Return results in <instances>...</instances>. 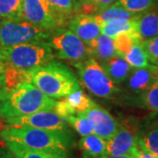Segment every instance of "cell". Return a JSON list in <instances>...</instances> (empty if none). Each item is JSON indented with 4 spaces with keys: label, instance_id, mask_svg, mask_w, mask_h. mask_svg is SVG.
<instances>
[{
    "label": "cell",
    "instance_id": "6da1fadb",
    "mask_svg": "<svg viewBox=\"0 0 158 158\" xmlns=\"http://www.w3.org/2000/svg\"><path fill=\"white\" fill-rule=\"evenodd\" d=\"M0 138L6 142L17 143L33 150L66 155L70 145L67 132L40 129L27 126H11L3 127Z\"/></svg>",
    "mask_w": 158,
    "mask_h": 158
},
{
    "label": "cell",
    "instance_id": "7a4b0ae2",
    "mask_svg": "<svg viewBox=\"0 0 158 158\" xmlns=\"http://www.w3.org/2000/svg\"><path fill=\"white\" fill-rule=\"evenodd\" d=\"M56 100L31 83H22L10 90L0 89V118H9L53 110Z\"/></svg>",
    "mask_w": 158,
    "mask_h": 158
},
{
    "label": "cell",
    "instance_id": "3957f363",
    "mask_svg": "<svg viewBox=\"0 0 158 158\" xmlns=\"http://www.w3.org/2000/svg\"><path fill=\"white\" fill-rule=\"evenodd\" d=\"M31 84L53 98H64L81 89L78 80L68 66L54 60L31 72Z\"/></svg>",
    "mask_w": 158,
    "mask_h": 158
},
{
    "label": "cell",
    "instance_id": "277c9868",
    "mask_svg": "<svg viewBox=\"0 0 158 158\" xmlns=\"http://www.w3.org/2000/svg\"><path fill=\"white\" fill-rule=\"evenodd\" d=\"M55 54L48 40L1 47L0 62L5 68L32 72L54 59Z\"/></svg>",
    "mask_w": 158,
    "mask_h": 158
},
{
    "label": "cell",
    "instance_id": "5b68a950",
    "mask_svg": "<svg viewBox=\"0 0 158 158\" xmlns=\"http://www.w3.org/2000/svg\"><path fill=\"white\" fill-rule=\"evenodd\" d=\"M73 64L77 70L81 84L95 96L110 98L117 93L118 88L115 83L95 58L90 57Z\"/></svg>",
    "mask_w": 158,
    "mask_h": 158
},
{
    "label": "cell",
    "instance_id": "8992f818",
    "mask_svg": "<svg viewBox=\"0 0 158 158\" xmlns=\"http://www.w3.org/2000/svg\"><path fill=\"white\" fill-rule=\"evenodd\" d=\"M50 34L27 21L2 20L0 25V48L34 41L48 40Z\"/></svg>",
    "mask_w": 158,
    "mask_h": 158
},
{
    "label": "cell",
    "instance_id": "52a82bcc",
    "mask_svg": "<svg viewBox=\"0 0 158 158\" xmlns=\"http://www.w3.org/2000/svg\"><path fill=\"white\" fill-rule=\"evenodd\" d=\"M55 30L50 34L48 42L56 51V56L73 63L91 57L86 44L69 29L58 27Z\"/></svg>",
    "mask_w": 158,
    "mask_h": 158
},
{
    "label": "cell",
    "instance_id": "ba28073f",
    "mask_svg": "<svg viewBox=\"0 0 158 158\" xmlns=\"http://www.w3.org/2000/svg\"><path fill=\"white\" fill-rule=\"evenodd\" d=\"M22 19L47 31L58 28L64 22L51 9L48 0H22Z\"/></svg>",
    "mask_w": 158,
    "mask_h": 158
},
{
    "label": "cell",
    "instance_id": "9c48e42d",
    "mask_svg": "<svg viewBox=\"0 0 158 158\" xmlns=\"http://www.w3.org/2000/svg\"><path fill=\"white\" fill-rule=\"evenodd\" d=\"M6 122L11 126H27L40 129L67 132V119L54 110L40 111L33 114L6 118Z\"/></svg>",
    "mask_w": 158,
    "mask_h": 158
},
{
    "label": "cell",
    "instance_id": "30bf717a",
    "mask_svg": "<svg viewBox=\"0 0 158 158\" xmlns=\"http://www.w3.org/2000/svg\"><path fill=\"white\" fill-rule=\"evenodd\" d=\"M138 130L132 125L118 124L117 132L106 141V154L108 156L132 155L138 149Z\"/></svg>",
    "mask_w": 158,
    "mask_h": 158
},
{
    "label": "cell",
    "instance_id": "8fae6325",
    "mask_svg": "<svg viewBox=\"0 0 158 158\" xmlns=\"http://www.w3.org/2000/svg\"><path fill=\"white\" fill-rule=\"evenodd\" d=\"M83 114L90 120L94 134L106 141L113 137L118 130V123L117 120L108 111L97 105L96 103H94V105Z\"/></svg>",
    "mask_w": 158,
    "mask_h": 158
},
{
    "label": "cell",
    "instance_id": "7c38bea8",
    "mask_svg": "<svg viewBox=\"0 0 158 158\" xmlns=\"http://www.w3.org/2000/svg\"><path fill=\"white\" fill-rule=\"evenodd\" d=\"M93 105L92 99L80 89L65 96L62 100L56 101L53 110L60 116L67 118L69 116L85 113Z\"/></svg>",
    "mask_w": 158,
    "mask_h": 158
},
{
    "label": "cell",
    "instance_id": "4fadbf2b",
    "mask_svg": "<svg viewBox=\"0 0 158 158\" xmlns=\"http://www.w3.org/2000/svg\"><path fill=\"white\" fill-rule=\"evenodd\" d=\"M69 29L77 35L85 44L101 34V28L93 15L77 14L69 22Z\"/></svg>",
    "mask_w": 158,
    "mask_h": 158
},
{
    "label": "cell",
    "instance_id": "5bb4252c",
    "mask_svg": "<svg viewBox=\"0 0 158 158\" xmlns=\"http://www.w3.org/2000/svg\"><path fill=\"white\" fill-rule=\"evenodd\" d=\"M156 65L149 64L147 67L135 69L130 73L127 80V88L130 91L141 94L154 85V72Z\"/></svg>",
    "mask_w": 158,
    "mask_h": 158
},
{
    "label": "cell",
    "instance_id": "9a60e30c",
    "mask_svg": "<svg viewBox=\"0 0 158 158\" xmlns=\"http://www.w3.org/2000/svg\"><path fill=\"white\" fill-rule=\"evenodd\" d=\"M155 36H158V6L140 14L136 19V39L143 40Z\"/></svg>",
    "mask_w": 158,
    "mask_h": 158
},
{
    "label": "cell",
    "instance_id": "2e32d148",
    "mask_svg": "<svg viewBox=\"0 0 158 158\" xmlns=\"http://www.w3.org/2000/svg\"><path fill=\"white\" fill-rule=\"evenodd\" d=\"M90 56L95 58L100 63L106 62L110 58L116 56L113 39L105 34H100L97 38L86 44Z\"/></svg>",
    "mask_w": 158,
    "mask_h": 158
},
{
    "label": "cell",
    "instance_id": "e0dca14e",
    "mask_svg": "<svg viewBox=\"0 0 158 158\" xmlns=\"http://www.w3.org/2000/svg\"><path fill=\"white\" fill-rule=\"evenodd\" d=\"M101 65L106 69L111 79L117 84L123 83L128 78L130 73L134 69L125 60L124 57L119 56L118 55L101 63Z\"/></svg>",
    "mask_w": 158,
    "mask_h": 158
},
{
    "label": "cell",
    "instance_id": "ac0fdd59",
    "mask_svg": "<svg viewBox=\"0 0 158 158\" xmlns=\"http://www.w3.org/2000/svg\"><path fill=\"white\" fill-rule=\"evenodd\" d=\"M139 15L140 14H136V13L127 11L122 6H120L115 2L113 5L102 11H98L93 16L97 20V22L98 23V25L101 27L102 25L106 24V23L132 20L138 17Z\"/></svg>",
    "mask_w": 158,
    "mask_h": 158
},
{
    "label": "cell",
    "instance_id": "d6986e66",
    "mask_svg": "<svg viewBox=\"0 0 158 158\" xmlns=\"http://www.w3.org/2000/svg\"><path fill=\"white\" fill-rule=\"evenodd\" d=\"M106 141L96 134L84 136L78 141V147L83 153V158H100L106 156Z\"/></svg>",
    "mask_w": 158,
    "mask_h": 158
},
{
    "label": "cell",
    "instance_id": "ffe728a7",
    "mask_svg": "<svg viewBox=\"0 0 158 158\" xmlns=\"http://www.w3.org/2000/svg\"><path fill=\"white\" fill-rule=\"evenodd\" d=\"M139 147L158 157V123L138 133Z\"/></svg>",
    "mask_w": 158,
    "mask_h": 158
},
{
    "label": "cell",
    "instance_id": "44dd1931",
    "mask_svg": "<svg viewBox=\"0 0 158 158\" xmlns=\"http://www.w3.org/2000/svg\"><path fill=\"white\" fill-rule=\"evenodd\" d=\"M5 145L16 158H67L66 155L63 154L33 150L13 142L6 141Z\"/></svg>",
    "mask_w": 158,
    "mask_h": 158
},
{
    "label": "cell",
    "instance_id": "7402d4cb",
    "mask_svg": "<svg viewBox=\"0 0 158 158\" xmlns=\"http://www.w3.org/2000/svg\"><path fill=\"white\" fill-rule=\"evenodd\" d=\"M2 20L22 21V0H0Z\"/></svg>",
    "mask_w": 158,
    "mask_h": 158
},
{
    "label": "cell",
    "instance_id": "603a6c76",
    "mask_svg": "<svg viewBox=\"0 0 158 158\" xmlns=\"http://www.w3.org/2000/svg\"><path fill=\"white\" fill-rule=\"evenodd\" d=\"M138 18V17H137ZM128 20V21H118V22L106 23L100 27L101 28V34L106 35L108 37L113 39L116 35L122 32H128L132 34L135 38V37L136 30V19Z\"/></svg>",
    "mask_w": 158,
    "mask_h": 158
},
{
    "label": "cell",
    "instance_id": "cb8c5ba5",
    "mask_svg": "<svg viewBox=\"0 0 158 158\" xmlns=\"http://www.w3.org/2000/svg\"><path fill=\"white\" fill-rule=\"evenodd\" d=\"M117 0H77L75 11L78 14L94 15L113 5Z\"/></svg>",
    "mask_w": 158,
    "mask_h": 158
},
{
    "label": "cell",
    "instance_id": "d4e9b609",
    "mask_svg": "<svg viewBox=\"0 0 158 158\" xmlns=\"http://www.w3.org/2000/svg\"><path fill=\"white\" fill-rule=\"evenodd\" d=\"M125 60L134 69L143 68L149 65L147 55L141 45V40H137L130 51L124 56Z\"/></svg>",
    "mask_w": 158,
    "mask_h": 158
},
{
    "label": "cell",
    "instance_id": "484cf974",
    "mask_svg": "<svg viewBox=\"0 0 158 158\" xmlns=\"http://www.w3.org/2000/svg\"><path fill=\"white\" fill-rule=\"evenodd\" d=\"M116 3L127 11L141 14L158 6V0H117Z\"/></svg>",
    "mask_w": 158,
    "mask_h": 158
},
{
    "label": "cell",
    "instance_id": "4316f807",
    "mask_svg": "<svg viewBox=\"0 0 158 158\" xmlns=\"http://www.w3.org/2000/svg\"><path fill=\"white\" fill-rule=\"evenodd\" d=\"M68 123L76 130L81 136H86L94 134L93 127L89 118L83 113L69 116L66 118Z\"/></svg>",
    "mask_w": 158,
    "mask_h": 158
},
{
    "label": "cell",
    "instance_id": "83f0119b",
    "mask_svg": "<svg viewBox=\"0 0 158 158\" xmlns=\"http://www.w3.org/2000/svg\"><path fill=\"white\" fill-rule=\"evenodd\" d=\"M138 39L135 38L128 32L119 33L113 38V43H114L116 54L119 56L124 57L129 52L134 43Z\"/></svg>",
    "mask_w": 158,
    "mask_h": 158
},
{
    "label": "cell",
    "instance_id": "f1b7e54d",
    "mask_svg": "<svg viewBox=\"0 0 158 158\" xmlns=\"http://www.w3.org/2000/svg\"><path fill=\"white\" fill-rule=\"evenodd\" d=\"M139 103L142 108L158 113V86L152 85L139 96Z\"/></svg>",
    "mask_w": 158,
    "mask_h": 158
},
{
    "label": "cell",
    "instance_id": "f546056e",
    "mask_svg": "<svg viewBox=\"0 0 158 158\" xmlns=\"http://www.w3.org/2000/svg\"><path fill=\"white\" fill-rule=\"evenodd\" d=\"M48 2L54 12L63 19L75 11L73 0H48Z\"/></svg>",
    "mask_w": 158,
    "mask_h": 158
},
{
    "label": "cell",
    "instance_id": "4dcf8cb0",
    "mask_svg": "<svg viewBox=\"0 0 158 158\" xmlns=\"http://www.w3.org/2000/svg\"><path fill=\"white\" fill-rule=\"evenodd\" d=\"M141 42L148 62L154 65H158V36L143 40Z\"/></svg>",
    "mask_w": 158,
    "mask_h": 158
},
{
    "label": "cell",
    "instance_id": "1f68e13d",
    "mask_svg": "<svg viewBox=\"0 0 158 158\" xmlns=\"http://www.w3.org/2000/svg\"><path fill=\"white\" fill-rule=\"evenodd\" d=\"M135 158H158L157 156H154L151 153L148 152L146 150L142 149L141 148L139 147L138 145V149H137V152H136Z\"/></svg>",
    "mask_w": 158,
    "mask_h": 158
},
{
    "label": "cell",
    "instance_id": "d6a6232c",
    "mask_svg": "<svg viewBox=\"0 0 158 158\" xmlns=\"http://www.w3.org/2000/svg\"><path fill=\"white\" fill-rule=\"evenodd\" d=\"M0 158H16L15 156L6 148H0Z\"/></svg>",
    "mask_w": 158,
    "mask_h": 158
},
{
    "label": "cell",
    "instance_id": "836d02e7",
    "mask_svg": "<svg viewBox=\"0 0 158 158\" xmlns=\"http://www.w3.org/2000/svg\"><path fill=\"white\" fill-rule=\"evenodd\" d=\"M5 73H6L5 67L3 63L0 62V88H2L5 84Z\"/></svg>",
    "mask_w": 158,
    "mask_h": 158
},
{
    "label": "cell",
    "instance_id": "e575fe53",
    "mask_svg": "<svg viewBox=\"0 0 158 158\" xmlns=\"http://www.w3.org/2000/svg\"><path fill=\"white\" fill-rule=\"evenodd\" d=\"M100 158H135V156L132 155H125V156H108L106 155Z\"/></svg>",
    "mask_w": 158,
    "mask_h": 158
},
{
    "label": "cell",
    "instance_id": "d590c367",
    "mask_svg": "<svg viewBox=\"0 0 158 158\" xmlns=\"http://www.w3.org/2000/svg\"><path fill=\"white\" fill-rule=\"evenodd\" d=\"M154 85L158 86V65L155 67V72H154Z\"/></svg>",
    "mask_w": 158,
    "mask_h": 158
},
{
    "label": "cell",
    "instance_id": "8d00e7d4",
    "mask_svg": "<svg viewBox=\"0 0 158 158\" xmlns=\"http://www.w3.org/2000/svg\"><path fill=\"white\" fill-rule=\"evenodd\" d=\"M1 21H2V19H1V18H0V25H1Z\"/></svg>",
    "mask_w": 158,
    "mask_h": 158
}]
</instances>
